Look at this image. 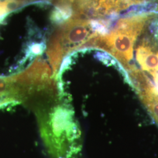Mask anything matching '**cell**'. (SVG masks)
<instances>
[{"label": "cell", "instance_id": "1", "mask_svg": "<svg viewBox=\"0 0 158 158\" xmlns=\"http://www.w3.org/2000/svg\"><path fill=\"white\" fill-rule=\"evenodd\" d=\"M36 113L41 134L52 155L55 158H72L78 153L80 131L72 108L60 101Z\"/></svg>", "mask_w": 158, "mask_h": 158}, {"label": "cell", "instance_id": "2", "mask_svg": "<svg viewBox=\"0 0 158 158\" xmlns=\"http://www.w3.org/2000/svg\"><path fill=\"white\" fill-rule=\"evenodd\" d=\"M97 21L74 13L57 25L51 35L45 55L56 76L64 57L73 51L85 48L97 32Z\"/></svg>", "mask_w": 158, "mask_h": 158}, {"label": "cell", "instance_id": "3", "mask_svg": "<svg viewBox=\"0 0 158 158\" xmlns=\"http://www.w3.org/2000/svg\"><path fill=\"white\" fill-rule=\"evenodd\" d=\"M155 0H89L87 15L91 19L105 20L113 23L118 18L121 12L136 6Z\"/></svg>", "mask_w": 158, "mask_h": 158}, {"label": "cell", "instance_id": "4", "mask_svg": "<svg viewBox=\"0 0 158 158\" xmlns=\"http://www.w3.org/2000/svg\"><path fill=\"white\" fill-rule=\"evenodd\" d=\"M23 1L19 0H5L0 1V19L6 14L17 9V7L21 6L20 4Z\"/></svg>", "mask_w": 158, "mask_h": 158}]
</instances>
